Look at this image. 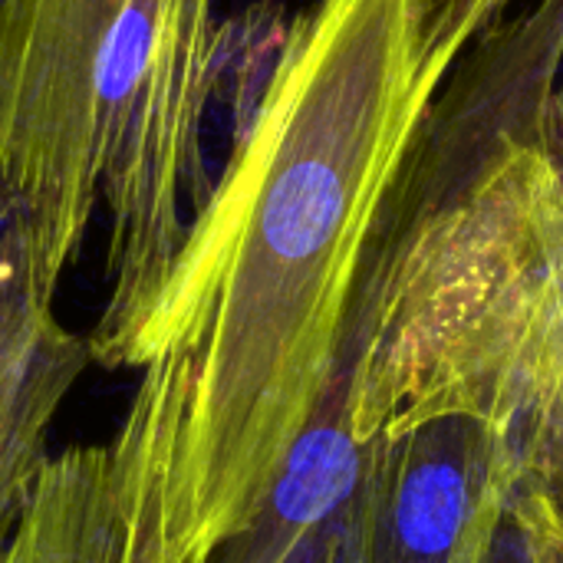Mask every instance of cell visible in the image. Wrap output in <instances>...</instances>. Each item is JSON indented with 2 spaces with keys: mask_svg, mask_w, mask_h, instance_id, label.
<instances>
[{
  "mask_svg": "<svg viewBox=\"0 0 563 563\" xmlns=\"http://www.w3.org/2000/svg\"><path fill=\"white\" fill-rule=\"evenodd\" d=\"M129 0H0V244L59 294L96 214L92 109Z\"/></svg>",
  "mask_w": 563,
  "mask_h": 563,
  "instance_id": "obj_3",
  "label": "cell"
},
{
  "mask_svg": "<svg viewBox=\"0 0 563 563\" xmlns=\"http://www.w3.org/2000/svg\"><path fill=\"white\" fill-rule=\"evenodd\" d=\"M511 0H313L234 20L231 152L119 369L188 363L168 554L208 563L261 511L330 393L363 280L442 92Z\"/></svg>",
  "mask_w": 563,
  "mask_h": 563,
  "instance_id": "obj_1",
  "label": "cell"
},
{
  "mask_svg": "<svg viewBox=\"0 0 563 563\" xmlns=\"http://www.w3.org/2000/svg\"><path fill=\"white\" fill-rule=\"evenodd\" d=\"M488 563H531V561H528V551H525L521 538H518L511 528H505V531H501V538H498V544H495V551H492V558H488Z\"/></svg>",
  "mask_w": 563,
  "mask_h": 563,
  "instance_id": "obj_9",
  "label": "cell"
},
{
  "mask_svg": "<svg viewBox=\"0 0 563 563\" xmlns=\"http://www.w3.org/2000/svg\"><path fill=\"white\" fill-rule=\"evenodd\" d=\"M89 363L86 336L59 320L56 300L0 244V563L49 459L53 422Z\"/></svg>",
  "mask_w": 563,
  "mask_h": 563,
  "instance_id": "obj_6",
  "label": "cell"
},
{
  "mask_svg": "<svg viewBox=\"0 0 563 563\" xmlns=\"http://www.w3.org/2000/svg\"><path fill=\"white\" fill-rule=\"evenodd\" d=\"M185 399V356L145 363L112 439L49 452L3 563H175L168 478Z\"/></svg>",
  "mask_w": 563,
  "mask_h": 563,
  "instance_id": "obj_5",
  "label": "cell"
},
{
  "mask_svg": "<svg viewBox=\"0 0 563 563\" xmlns=\"http://www.w3.org/2000/svg\"><path fill=\"white\" fill-rule=\"evenodd\" d=\"M508 528L521 538L531 563H563L561 531L534 505L515 498L508 511Z\"/></svg>",
  "mask_w": 563,
  "mask_h": 563,
  "instance_id": "obj_8",
  "label": "cell"
},
{
  "mask_svg": "<svg viewBox=\"0 0 563 563\" xmlns=\"http://www.w3.org/2000/svg\"><path fill=\"white\" fill-rule=\"evenodd\" d=\"M521 482V442L495 422L442 416L383 432L320 563H488Z\"/></svg>",
  "mask_w": 563,
  "mask_h": 563,
  "instance_id": "obj_4",
  "label": "cell"
},
{
  "mask_svg": "<svg viewBox=\"0 0 563 563\" xmlns=\"http://www.w3.org/2000/svg\"><path fill=\"white\" fill-rule=\"evenodd\" d=\"M515 498L534 505L563 538V379L521 439V482Z\"/></svg>",
  "mask_w": 563,
  "mask_h": 563,
  "instance_id": "obj_7",
  "label": "cell"
},
{
  "mask_svg": "<svg viewBox=\"0 0 563 563\" xmlns=\"http://www.w3.org/2000/svg\"><path fill=\"white\" fill-rule=\"evenodd\" d=\"M231 46L234 20L218 16V0H129L109 33L92 109V178L109 218V294L86 336L96 366L119 369L214 185L205 125Z\"/></svg>",
  "mask_w": 563,
  "mask_h": 563,
  "instance_id": "obj_2",
  "label": "cell"
}]
</instances>
